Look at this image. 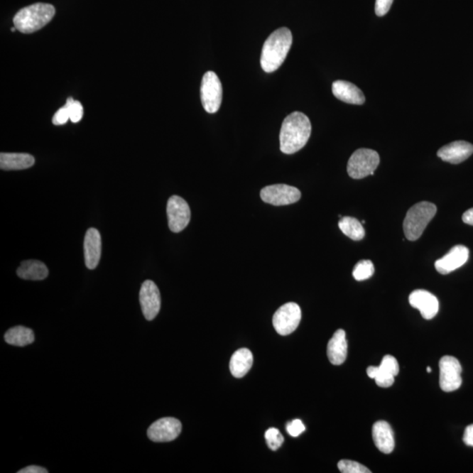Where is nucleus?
<instances>
[{"mask_svg": "<svg viewBox=\"0 0 473 473\" xmlns=\"http://www.w3.org/2000/svg\"><path fill=\"white\" fill-rule=\"evenodd\" d=\"M339 227L342 232L348 238L355 241H359L365 236V229L359 221L354 217H343L339 222Z\"/></svg>", "mask_w": 473, "mask_h": 473, "instance_id": "nucleus-25", "label": "nucleus"}, {"mask_svg": "<svg viewBox=\"0 0 473 473\" xmlns=\"http://www.w3.org/2000/svg\"><path fill=\"white\" fill-rule=\"evenodd\" d=\"M5 340L11 345L23 347L33 343L35 334L32 330L24 327V326H16V327L7 330L5 334Z\"/></svg>", "mask_w": 473, "mask_h": 473, "instance_id": "nucleus-24", "label": "nucleus"}, {"mask_svg": "<svg viewBox=\"0 0 473 473\" xmlns=\"http://www.w3.org/2000/svg\"><path fill=\"white\" fill-rule=\"evenodd\" d=\"M427 371H428V373H431V368H430V367H428V368H427Z\"/></svg>", "mask_w": 473, "mask_h": 473, "instance_id": "nucleus-37", "label": "nucleus"}, {"mask_svg": "<svg viewBox=\"0 0 473 473\" xmlns=\"http://www.w3.org/2000/svg\"><path fill=\"white\" fill-rule=\"evenodd\" d=\"M409 303L418 309L424 319L430 320L437 315L439 310V302L437 298L429 291L418 289L409 295Z\"/></svg>", "mask_w": 473, "mask_h": 473, "instance_id": "nucleus-14", "label": "nucleus"}, {"mask_svg": "<svg viewBox=\"0 0 473 473\" xmlns=\"http://www.w3.org/2000/svg\"><path fill=\"white\" fill-rule=\"evenodd\" d=\"M311 134L310 119L303 112H295L284 119L280 133L281 151L292 155L307 144Z\"/></svg>", "mask_w": 473, "mask_h": 473, "instance_id": "nucleus-1", "label": "nucleus"}, {"mask_svg": "<svg viewBox=\"0 0 473 473\" xmlns=\"http://www.w3.org/2000/svg\"><path fill=\"white\" fill-rule=\"evenodd\" d=\"M339 471L343 473H370L369 469L364 467L358 462L352 460H341L337 464Z\"/></svg>", "mask_w": 473, "mask_h": 473, "instance_id": "nucleus-28", "label": "nucleus"}, {"mask_svg": "<svg viewBox=\"0 0 473 473\" xmlns=\"http://www.w3.org/2000/svg\"><path fill=\"white\" fill-rule=\"evenodd\" d=\"M302 319L301 308L295 303H288L277 310L273 317L276 332L287 336L298 329Z\"/></svg>", "mask_w": 473, "mask_h": 473, "instance_id": "nucleus-7", "label": "nucleus"}, {"mask_svg": "<svg viewBox=\"0 0 473 473\" xmlns=\"http://www.w3.org/2000/svg\"><path fill=\"white\" fill-rule=\"evenodd\" d=\"M374 273L373 262L368 260L360 261L357 263L352 276L356 281H365L369 279Z\"/></svg>", "mask_w": 473, "mask_h": 473, "instance_id": "nucleus-26", "label": "nucleus"}, {"mask_svg": "<svg viewBox=\"0 0 473 473\" xmlns=\"http://www.w3.org/2000/svg\"><path fill=\"white\" fill-rule=\"evenodd\" d=\"M463 440L465 445L473 447V424L465 429Z\"/></svg>", "mask_w": 473, "mask_h": 473, "instance_id": "nucleus-33", "label": "nucleus"}, {"mask_svg": "<svg viewBox=\"0 0 473 473\" xmlns=\"http://www.w3.org/2000/svg\"><path fill=\"white\" fill-rule=\"evenodd\" d=\"M223 89L219 77L213 71H208L202 77L201 100L202 107L208 114H215L222 103Z\"/></svg>", "mask_w": 473, "mask_h": 473, "instance_id": "nucleus-6", "label": "nucleus"}, {"mask_svg": "<svg viewBox=\"0 0 473 473\" xmlns=\"http://www.w3.org/2000/svg\"><path fill=\"white\" fill-rule=\"evenodd\" d=\"M47 469L37 467V465H30V467L22 469L18 473H48Z\"/></svg>", "mask_w": 473, "mask_h": 473, "instance_id": "nucleus-34", "label": "nucleus"}, {"mask_svg": "<svg viewBox=\"0 0 473 473\" xmlns=\"http://www.w3.org/2000/svg\"><path fill=\"white\" fill-rule=\"evenodd\" d=\"M380 164V156L371 149L360 148L356 150L349 159L347 164L348 175L352 179H363L368 175H374V171Z\"/></svg>", "mask_w": 473, "mask_h": 473, "instance_id": "nucleus-5", "label": "nucleus"}, {"mask_svg": "<svg viewBox=\"0 0 473 473\" xmlns=\"http://www.w3.org/2000/svg\"><path fill=\"white\" fill-rule=\"evenodd\" d=\"M393 0H376L375 3V13L377 16L382 17L388 13L391 9Z\"/></svg>", "mask_w": 473, "mask_h": 473, "instance_id": "nucleus-32", "label": "nucleus"}, {"mask_svg": "<svg viewBox=\"0 0 473 473\" xmlns=\"http://www.w3.org/2000/svg\"><path fill=\"white\" fill-rule=\"evenodd\" d=\"M462 219H463L464 223L473 225V208L467 210L462 217Z\"/></svg>", "mask_w": 473, "mask_h": 473, "instance_id": "nucleus-35", "label": "nucleus"}, {"mask_svg": "<svg viewBox=\"0 0 473 473\" xmlns=\"http://www.w3.org/2000/svg\"><path fill=\"white\" fill-rule=\"evenodd\" d=\"M69 119H70L69 109H67V104H65V107L60 108L59 110L55 112L54 117L52 119V122L55 126H62L65 125Z\"/></svg>", "mask_w": 473, "mask_h": 473, "instance_id": "nucleus-31", "label": "nucleus"}, {"mask_svg": "<svg viewBox=\"0 0 473 473\" xmlns=\"http://www.w3.org/2000/svg\"><path fill=\"white\" fill-rule=\"evenodd\" d=\"M17 275L24 280L43 281L48 277V269L43 262L26 261L22 262L18 268Z\"/></svg>", "mask_w": 473, "mask_h": 473, "instance_id": "nucleus-23", "label": "nucleus"}, {"mask_svg": "<svg viewBox=\"0 0 473 473\" xmlns=\"http://www.w3.org/2000/svg\"><path fill=\"white\" fill-rule=\"evenodd\" d=\"M167 215L170 231L178 234L183 231L190 223V206L183 198L172 196L168 201Z\"/></svg>", "mask_w": 473, "mask_h": 473, "instance_id": "nucleus-10", "label": "nucleus"}, {"mask_svg": "<svg viewBox=\"0 0 473 473\" xmlns=\"http://www.w3.org/2000/svg\"><path fill=\"white\" fill-rule=\"evenodd\" d=\"M293 36L290 30L281 28L276 30L263 45L261 65L266 73H273L283 65L290 50Z\"/></svg>", "mask_w": 473, "mask_h": 473, "instance_id": "nucleus-2", "label": "nucleus"}, {"mask_svg": "<svg viewBox=\"0 0 473 473\" xmlns=\"http://www.w3.org/2000/svg\"><path fill=\"white\" fill-rule=\"evenodd\" d=\"M84 249L86 266L89 269H95L99 265L102 251L101 235L97 229L91 228L86 232Z\"/></svg>", "mask_w": 473, "mask_h": 473, "instance_id": "nucleus-16", "label": "nucleus"}, {"mask_svg": "<svg viewBox=\"0 0 473 473\" xmlns=\"http://www.w3.org/2000/svg\"><path fill=\"white\" fill-rule=\"evenodd\" d=\"M55 14L50 4L36 3L22 9L15 15L13 24L22 33H32L50 23Z\"/></svg>", "mask_w": 473, "mask_h": 473, "instance_id": "nucleus-3", "label": "nucleus"}, {"mask_svg": "<svg viewBox=\"0 0 473 473\" xmlns=\"http://www.w3.org/2000/svg\"><path fill=\"white\" fill-rule=\"evenodd\" d=\"M473 153V145L467 141H459L445 145L438 150L437 156L446 163L460 164Z\"/></svg>", "mask_w": 473, "mask_h": 473, "instance_id": "nucleus-15", "label": "nucleus"}, {"mask_svg": "<svg viewBox=\"0 0 473 473\" xmlns=\"http://www.w3.org/2000/svg\"><path fill=\"white\" fill-rule=\"evenodd\" d=\"M440 379L439 384L442 391H456L462 385V366L459 360L452 356H445L439 362Z\"/></svg>", "mask_w": 473, "mask_h": 473, "instance_id": "nucleus-9", "label": "nucleus"}, {"mask_svg": "<svg viewBox=\"0 0 473 473\" xmlns=\"http://www.w3.org/2000/svg\"><path fill=\"white\" fill-rule=\"evenodd\" d=\"M399 364L394 357L386 355L383 358L374 381L381 388H389L393 384L394 378L399 374Z\"/></svg>", "mask_w": 473, "mask_h": 473, "instance_id": "nucleus-20", "label": "nucleus"}, {"mask_svg": "<svg viewBox=\"0 0 473 473\" xmlns=\"http://www.w3.org/2000/svg\"><path fill=\"white\" fill-rule=\"evenodd\" d=\"M67 109H69L70 118L73 123H77L82 119L84 115V108L79 101L74 100L72 97H69L66 102Z\"/></svg>", "mask_w": 473, "mask_h": 473, "instance_id": "nucleus-29", "label": "nucleus"}, {"mask_svg": "<svg viewBox=\"0 0 473 473\" xmlns=\"http://www.w3.org/2000/svg\"><path fill=\"white\" fill-rule=\"evenodd\" d=\"M140 303L142 312L146 320L152 321L161 310V294L159 288L152 281H146L140 291Z\"/></svg>", "mask_w": 473, "mask_h": 473, "instance_id": "nucleus-12", "label": "nucleus"}, {"mask_svg": "<svg viewBox=\"0 0 473 473\" xmlns=\"http://www.w3.org/2000/svg\"><path fill=\"white\" fill-rule=\"evenodd\" d=\"M36 160L28 153H1L0 155V168L2 170H26L35 165Z\"/></svg>", "mask_w": 473, "mask_h": 473, "instance_id": "nucleus-21", "label": "nucleus"}, {"mask_svg": "<svg viewBox=\"0 0 473 473\" xmlns=\"http://www.w3.org/2000/svg\"><path fill=\"white\" fill-rule=\"evenodd\" d=\"M265 438L266 444L272 450H277L283 445L284 437L276 428H270L266 431Z\"/></svg>", "mask_w": 473, "mask_h": 473, "instance_id": "nucleus-27", "label": "nucleus"}, {"mask_svg": "<svg viewBox=\"0 0 473 473\" xmlns=\"http://www.w3.org/2000/svg\"><path fill=\"white\" fill-rule=\"evenodd\" d=\"M182 433V423L173 418L157 420L148 428V437L156 442H171Z\"/></svg>", "mask_w": 473, "mask_h": 473, "instance_id": "nucleus-11", "label": "nucleus"}, {"mask_svg": "<svg viewBox=\"0 0 473 473\" xmlns=\"http://www.w3.org/2000/svg\"><path fill=\"white\" fill-rule=\"evenodd\" d=\"M348 344L344 330H337L329 341L327 355L332 365H342L347 359Z\"/></svg>", "mask_w": 473, "mask_h": 473, "instance_id": "nucleus-18", "label": "nucleus"}, {"mask_svg": "<svg viewBox=\"0 0 473 473\" xmlns=\"http://www.w3.org/2000/svg\"><path fill=\"white\" fill-rule=\"evenodd\" d=\"M301 196V191L298 187L286 184L266 186L261 191L262 201L275 206L295 204L300 200Z\"/></svg>", "mask_w": 473, "mask_h": 473, "instance_id": "nucleus-8", "label": "nucleus"}, {"mask_svg": "<svg viewBox=\"0 0 473 473\" xmlns=\"http://www.w3.org/2000/svg\"><path fill=\"white\" fill-rule=\"evenodd\" d=\"M305 425L303 423L301 420H293L287 424V431L291 437H299L300 435L305 431Z\"/></svg>", "mask_w": 473, "mask_h": 473, "instance_id": "nucleus-30", "label": "nucleus"}, {"mask_svg": "<svg viewBox=\"0 0 473 473\" xmlns=\"http://www.w3.org/2000/svg\"><path fill=\"white\" fill-rule=\"evenodd\" d=\"M469 259V249L467 246L459 245L450 249L445 256L435 261V268L441 275L455 271L467 262Z\"/></svg>", "mask_w": 473, "mask_h": 473, "instance_id": "nucleus-13", "label": "nucleus"}, {"mask_svg": "<svg viewBox=\"0 0 473 473\" xmlns=\"http://www.w3.org/2000/svg\"><path fill=\"white\" fill-rule=\"evenodd\" d=\"M254 357L246 348L239 349L232 355L230 361L231 373L235 378H242L249 373L253 366Z\"/></svg>", "mask_w": 473, "mask_h": 473, "instance_id": "nucleus-22", "label": "nucleus"}, {"mask_svg": "<svg viewBox=\"0 0 473 473\" xmlns=\"http://www.w3.org/2000/svg\"><path fill=\"white\" fill-rule=\"evenodd\" d=\"M378 370H379V366H369L367 368L366 370V374L368 375V377L371 379H375L376 377V375L378 374Z\"/></svg>", "mask_w": 473, "mask_h": 473, "instance_id": "nucleus-36", "label": "nucleus"}, {"mask_svg": "<svg viewBox=\"0 0 473 473\" xmlns=\"http://www.w3.org/2000/svg\"><path fill=\"white\" fill-rule=\"evenodd\" d=\"M373 439L375 446L381 452L390 454L394 449L393 433L391 426L385 420H379L373 427Z\"/></svg>", "mask_w": 473, "mask_h": 473, "instance_id": "nucleus-19", "label": "nucleus"}, {"mask_svg": "<svg viewBox=\"0 0 473 473\" xmlns=\"http://www.w3.org/2000/svg\"><path fill=\"white\" fill-rule=\"evenodd\" d=\"M437 206L430 202H420L408 210L403 222L405 236L415 241L423 235L428 224L434 219Z\"/></svg>", "mask_w": 473, "mask_h": 473, "instance_id": "nucleus-4", "label": "nucleus"}, {"mask_svg": "<svg viewBox=\"0 0 473 473\" xmlns=\"http://www.w3.org/2000/svg\"><path fill=\"white\" fill-rule=\"evenodd\" d=\"M332 93L337 99L351 104H363L366 97L361 89L350 82L337 80L332 84Z\"/></svg>", "mask_w": 473, "mask_h": 473, "instance_id": "nucleus-17", "label": "nucleus"}]
</instances>
